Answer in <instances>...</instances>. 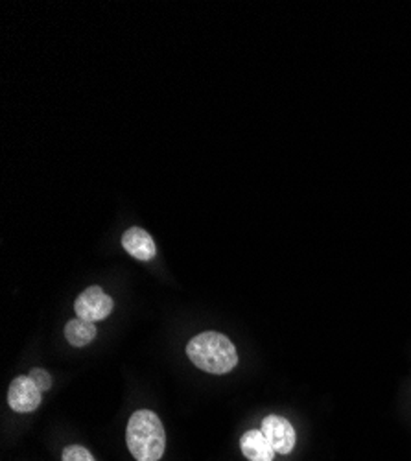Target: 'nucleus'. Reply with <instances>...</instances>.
Returning a JSON list of instances; mask_svg holds the SVG:
<instances>
[{
	"mask_svg": "<svg viewBox=\"0 0 411 461\" xmlns=\"http://www.w3.org/2000/svg\"><path fill=\"white\" fill-rule=\"evenodd\" d=\"M65 338L74 348H85L96 338V327L91 321H85L82 318L70 320L65 327Z\"/></svg>",
	"mask_w": 411,
	"mask_h": 461,
	"instance_id": "8",
	"label": "nucleus"
},
{
	"mask_svg": "<svg viewBox=\"0 0 411 461\" xmlns=\"http://www.w3.org/2000/svg\"><path fill=\"white\" fill-rule=\"evenodd\" d=\"M124 249L137 260H152L157 253L154 239L140 227H130L122 237Z\"/></svg>",
	"mask_w": 411,
	"mask_h": 461,
	"instance_id": "6",
	"label": "nucleus"
},
{
	"mask_svg": "<svg viewBox=\"0 0 411 461\" xmlns=\"http://www.w3.org/2000/svg\"><path fill=\"white\" fill-rule=\"evenodd\" d=\"M186 355L196 367L212 375H226L238 364L233 341L219 332H201L186 345Z\"/></svg>",
	"mask_w": 411,
	"mask_h": 461,
	"instance_id": "1",
	"label": "nucleus"
},
{
	"mask_svg": "<svg viewBox=\"0 0 411 461\" xmlns=\"http://www.w3.org/2000/svg\"><path fill=\"white\" fill-rule=\"evenodd\" d=\"M8 404L17 413H30L40 408L41 404V390L37 388V384L26 376H17L8 390Z\"/></svg>",
	"mask_w": 411,
	"mask_h": 461,
	"instance_id": "4",
	"label": "nucleus"
},
{
	"mask_svg": "<svg viewBox=\"0 0 411 461\" xmlns=\"http://www.w3.org/2000/svg\"><path fill=\"white\" fill-rule=\"evenodd\" d=\"M263 434L277 454H290L295 447V430L291 422L281 415H268L263 420Z\"/></svg>",
	"mask_w": 411,
	"mask_h": 461,
	"instance_id": "5",
	"label": "nucleus"
},
{
	"mask_svg": "<svg viewBox=\"0 0 411 461\" xmlns=\"http://www.w3.org/2000/svg\"><path fill=\"white\" fill-rule=\"evenodd\" d=\"M63 461H96V459L85 447L70 445L63 450Z\"/></svg>",
	"mask_w": 411,
	"mask_h": 461,
	"instance_id": "9",
	"label": "nucleus"
},
{
	"mask_svg": "<svg viewBox=\"0 0 411 461\" xmlns=\"http://www.w3.org/2000/svg\"><path fill=\"white\" fill-rule=\"evenodd\" d=\"M240 447L249 461H273L275 448L266 439L263 430H249L242 436Z\"/></svg>",
	"mask_w": 411,
	"mask_h": 461,
	"instance_id": "7",
	"label": "nucleus"
},
{
	"mask_svg": "<svg viewBox=\"0 0 411 461\" xmlns=\"http://www.w3.org/2000/svg\"><path fill=\"white\" fill-rule=\"evenodd\" d=\"M126 443L137 461H159L166 448V434L157 413L135 411L128 422Z\"/></svg>",
	"mask_w": 411,
	"mask_h": 461,
	"instance_id": "2",
	"label": "nucleus"
},
{
	"mask_svg": "<svg viewBox=\"0 0 411 461\" xmlns=\"http://www.w3.org/2000/svg\"><path fill=\"white\" fill-rule=\"evenodd\" d=\"M30 378L37 384V388L41 392H49L52 388V376L45 369H31Z\"/></svg>",
	"mask_w": 411,
	"mask_h": 461,
	"instance_id": "10",
	"label": "nucleus"
},
{
	"mask_svg": "<svg viewBox=\"0 0 411 461\" xmlns=\"http://www.w3.org/2000/svg\"><path fill=\"white\" fill-rule=\"evenodd\" d=\"M115 303L111 299L100 286H91L85 292H82L74 303V311H76V316L85 320V321H102L109 318V314L113 312Z\"/></svg>",
	"mask_w": 411,
	"mask_h": 461,
	"instance_id": "3",
	"label": "nucleus"
}]
</instances>
